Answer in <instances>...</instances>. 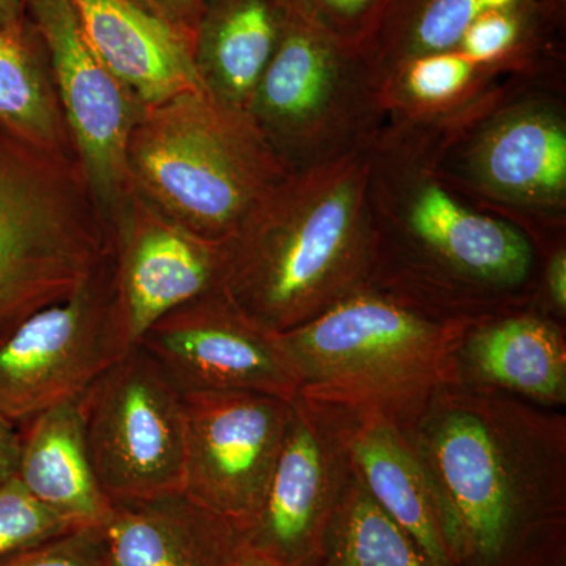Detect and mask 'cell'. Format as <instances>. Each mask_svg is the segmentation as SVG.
I'll return each instance as SVG.
<instances>
[{
    "instance_id": "obj_1",
    "label": "cell",
    "mask_w": 566,
    "mask_h": 566,
    "mask_svg": "<svg viewBox=\"0 0 566 566\" xmlns=\"http://www.w3.org/2000/svg\"><path fill=\"white\" fill-rule=\"evenodd\" d=\"M433 493L452 566L566 560V415L463 385L401 428Z\"/></svg>"
},
{
    "instance_id": "obj_2",
    "label": "cell",
    "mask_w": 566,
    "mask_h": 566,
    "mask_svg": "<svg viewBox=\"0 0 566 566\" xmlns=\"http://www.w3.org/2000/svg\"><path fill=\"white\" fill-rule=\"evenodd\" d=\"M446 122L385 120L368 145L367 283L446 319L536 311L542 251L442 175Z\"/></svg>"
},
{
    "instance_id": "obj_3",
    "label": "cell",
    "mask_w": 566,
    "mask_h": 566,
    "mask_svg": "<svg viewBox=\"0 0 566 566\" xmlns=\"http://www.w3.org/2000/svg\"><path fill=\"white\" fill-rule=\"evenodd\" d=\"M370 263L367 147L286 175L227 243L222 292L282 334L364 286Z\"/></svg>"
},
{
    "instance_id": "obj_4",
    "label": "cell",
    "mask_w": 566,
    "mask_h": 566,
    "mask_svg": "<svg viewBox=\"0 0 566 566\" xmlns=\"http://www.w3.org/2000/svg\"><path fill=\"white\" fill-rule=\"evenodd\" d=\"M474 323L439 318L365 283L274 335L304 400L405 428L439 387L453 385V356Z\"/></svg>"
},
{
    "instance_id": "obj_5",
    "label": "cell",
    "mask_w": 566,
    "mask_h": 566,
    "mask_svg": "<svg viewBox=\"0 0 566 566\" xmlns=\"http://www.w3.org/2000/svg\"><path fill=\"white\" fill-rule=\"evenodd\" d=\"M126 170L133 192L212 243H229L290 174L251 114L207 91L142 111Z\"/></svg>"
},
{
    "instance_id": "obj_6",
    "label": "cell",
    "mask_w": 566,
    "mask_h": 566,
    "mask_svg": "<svg viewBox=\"0 0 566 566\" xmlns=\"http://www.w3.org/2000/svg\"><path fill=\"white\" fill-rule=\"evenodd\" d=\"M114 253V232L76 156L0 125V340L81 289Z\"/></svg>"
},
{
    "instance_id": "obj_7",
    "label": "cell",
    "mask_w": 566,
    "mask_h": 566,
    "mask_svg": "<svg viewBox=\"0 0 566 566\" xmlns=\"http://www.w3.org/2000/svg\"><path fill=\"white\" fill-rule=\"evenodd\" d=\"M553 74L512 77L450 115L439 158L458 191L532 238L566 229L565 103L535 88Z\"/></svg>"
},
{
    "instance_id": "obj_8",
    "label": "cell",
    "mask_w": 566,
    "mask_h": 566,
    "mask_svg": "<svg viewBox=\"0 0 566 566\" xmlns=\"http://www.w3.org/2000/svg\"><path fill=\"white\" fill-rule=\"evenodd\" d=\"M248 112L290 172L367 148L385 122L360 48L335 35L300 0H290Z\"/></svg>"
},
{
    "instance_id": "obj_9",
    "label": "cell",
    "mask_w": 566,
    "mask_h": 566,
    "mask_svg": "<svg viewBox=\"0 0 566 566\" xmlns=\"http://www.w3.org/2000/svg\"><path fill=\"white\" fill-rule=\"evenodd\" d=\"M93 471L112 501L182 493L185 395L133 346L80 397Z\"/></svg>"
},
{
    "instance_id": "obj_10",
    "label": "cell",
    "mask_w": 566,
    "mask_h": 566,
    "mask_svg": "<svg viewBox=\"0 0 566 566\" xmlns=\"http://www.w3.org/2000/svg\"><path fill=\"white\" fill-rule=\"evenodd\" d=\"M115 312V260L0 340V416L24 423L81 397L129 352Z\"/></svg>"
},
{
    "instance_id": "obj_11",
    "label": "cell",
    "mask_w": 566,
    "mask_h": 566,
    "mask_svg": "<svg viewBox=\"0 0 566 566\" xmlns=\"http://www.w3.org/2000/svg\"><path fill=\"white\" fill-rule=\"evenodd\" d=\"M24 9L46 52L82 172L112 227L129 193L126 150L144 109L88 46L71 0H25Z\"/></svg>"
},
{
    "instance_id": "obj_12",
    "label": "cell",
    "mask_w": 566,
    "mask_h": 566,
    "mask_svg": "<svg viewBox=\"0 0 566 566\" xmlns=\"http://www.w3.org/2000/svg\"><path fill=\"white\" fill-rule=\"evenodd\" d=\"M292 401L260 392L185 395L182 493L243 534L262 509Z\"/></svg>"
},
{
    "instance_id": "obj_13",
    "label": "cell",
    "mask_w": 566,
    "mask_h": 566,
    "mask_svg": "<svg viewBox=\"0 0 566 566\" xmlns=\"http://www.w3.org/2000/svg\"><path fill=\"white\" fill-rule=\"evenodd\" d=\"M353 476L340 416L296 395L259 515L245 546L277 566H307Z\"/></svg>"
},
{
    "instance_id": "obj_14",
    "label": "cell",
    "mask_w": 566,
    "mask_h": 566,
    "mask_svg": "<svg viewBox=\"0 0 566 566\" xmlns=\"http://www.w3.org/2000/svg\"><path fill=\"white\" fill-rule=\"evenodd\" d=\"M182 395L260 392L293 400L297 381L275 335L222 290L164 315L139 340Z\"/></svg>"
},
{
    "instance_id": "obj_15",
    "label": "cell",
    "mask_w": 566,
    "mask_h": 566,
    "mask_svg": "<svg viewBox=\"0 0 566 566\" xmlns=\"http://www.w3.org/2000/svg\"><path fill=\"white\" fill-rule=\"evenodd\" d=\"M115 312L129 348L175 308L222 290L227 243H212L129 189L112 222Z\"/></svg>"
},
{
    "instance_id": "obj_16",
    "label": "cell",
    "mask_w": 566,
    "mask_h": 566,
    "mask_svg": "<svg viewBox=\"0 0 566 566\" xmlns=\"http://www.w3.org/2000/svg\"><path fill=\"white\" fill-rule=\"evenodd\" d=\"M99 62L142 109L205 91L193 46L134 0H71Z\"/></svg>"
},
{
    "instance_id": "obj_17",
    "label": "cell",
    "mask_w": 566,
    "mask_h": 566,
    "mask_svg": "<svg viewBox=\"0 0 566 566\" xmlns=\"http://www.w3.org/2000/svg\"><path fill=\"white\" fill-rule=\"evenodd\" d=\"M453 385L495 390L542 408L566 406V326L538 311L469 327L453 356Z\"/></svg>"
},
{
    "instance_id": "obj_18",
    "label": "cell",
    "mask_w": 566,
    "mask_h": 566,
    "mask_svg": "<svg viewBox=\"0 0 566 566\" xmlns=\"http://www.w3.org/2000/svg\"><path fill=\"white\" fill-rule=\"evenodd\" d=\"M115 566H233L241 534L185 493L112 501L103 524Z\"/></svg>"
},
{
    "instance_id": "obj_19",
    "label": "cell",
    "mask_w": 566,
    "mask_h": 566,
    "mask_svg": "<svg viewBox=\"0 0 566 566\" xmlns=\"http://www.w3.org/2000/svg\"><path fill=\"white\" fill-rule=\"evenodd\" d=\"M335 409L354 474L365 490L411 536L431 565L452 566L430 483L405 431L385 417Z\"/></svg>"
},
{
    "instance_id": "obj_20",
    "label": "cell",
    "mask_w": 566,
    "mask_h": 566,
    "mask_svg": "<svg viewBox=\"0 0 566 566\" xmlns=\"http://www.w3.org/2000/svg\"><path fill=\"white\" fill-rule=\"evenodd\" d=\"M20 424L21 485L70 526H103L112 502L93 471L80 397Z\"/></svg>"
},
{
    "instance_id": "obj_21",
    "label": "cell",
    "mask_w": 566,
    "mask_h": 566,
    "mask_svg": "<svg viewBox=\"0 0 566 566\" xmlns=\"http://www.w3.org/2000/svg\"><path fill=\"white\" fill-rule=\"evenodd\" d=\"M289 7L290 0H208L193 54L212 98L248 111L277 48Z\"/></svg>"
},
{
    "instance_id": "obj_22",
    "label": "cell",
    "mask_w": 566,
    "mask_h": 566,
    "mask_svg": "<svg viewBox=\"0 0 566 566\" xmlns=\"http://www.w3.org/2000/svg\"><path fill=\"white\" fill-rule=\"evenodd\" d=\"M551 9L556 0H385L363 51L376 85L389 71L419 55L458 51L476 21L502 10Z\"/></svg>"
},
{
    "instance_id": "obj_23",
    "label": "cell",
    "mask_w": 566,
    "mask_h": 566,
    "mask_svg": "<svg viewBox=\"0 0 566 566\" xmlns=\"http://www.w3.org/2000/svg\"><path fill=\"white\" fill-rule=\"evenodd\" d=\"M33 33L25 18L0 29V125L44 150L76 156L46 52Z\"/></svg>"
},
{
    "instance_id": "obj_24",
    "label": "cell",
    "mask_w": 566,
    "mask_h": 566,
    "mask_svg": "<svg viewBox=\"0 0 566 566\" xmlns=\"http://www.w3.org/2000/svg\"><path fill=\"white\" fill-rule=\"evenodd\" d=\"M513 76L480 69L460 51L409 59L378 84L385 120H434L474 106Z\"/></svg>"
},
{
    "instance_id": "obj_25",
    "label": "cell",
    "mask_w": 566,
    "mask_h": 566,
    "mask_svg": "<svg viewBox=\"0 0 566 566\" xmlns=\"http://www.w3.org/2000/svg\"><path fill=\"white\" fill-rule=\"evenodd\" d=\"M307 566H433L354 474Z\"/></svg>"
},
{
    "instance_id": "obj_26",
    "label": "cell",
    "mask_w": 566,
    "mask_h": 566,
    "mask_svg": "<svg viewBox=\"0 0 566 566\" xmlns=\"http://www.w3.org/2000/svg\"><path fill=\"white\" fill-rule=\"evenodd\" d=\"M71 528L76 527L41 505L17 476L0 486V560Z\"/></svg>"
},
{
    "instance_id": "obj_27",
    "label": "cell",
    "mask_w": 566,
    "mask_h": 566,
    "mask_svg": "<svg viewBox=\"0 0 566 566\" xmlns=\"http://www.w3.org/2000/svg\"><path fill=\"white\" fill-rule=\"evenodd\" d=\"M0 566H115L102 526L76 527L2 558Z\"/></svg>"
},
{
    "instance_id": "obj_28",
    "label": "cell",
    "mask_w": 566,
    "mask_h": 566,
    "mask_svg": "<svg viewBox=\"0 0 566 566\" xmlns=\"http://www.w3.org/2000/svg\"><path fill=\"white\" fill-rule=\"evenodd\" d=\"M335 35L360 48L385 0H300Z\"/></svg>"
},
{
    "instance_id": "obj_29",
    "label": "cell",
    "mask_w": 566,
    "mask_h": 566,
    "mask_svg": "<svg viewBox=\"0 0 566 566\" xmlns=\"http://www.w3.org/2000/svg\"><path fill=\"white\" fill-rule=\"evenodd\" d=\"M543 255L536 311L566 326V240L565 237L539 248Z\"/></svg>"
},
{
    "instance_id": "obj_30",
    "label": "cell",
    "mask_w": 566,
    "mask_h": 566,
    "mask_svg": "<svg viewBox=\"0 0 566 566\" xmlns=\"http://www.w3.org/2000/svg\"><path fill=\"white\" fill-rule=\"evenodd\" d=\"M145 10L161 18L196 48L197 33L208 0H134Z\"/></svg>"
},
{
    "instance_id": "obj_31",
    "label": "cell",
    "mask_w": 566,
    "mask_h": 566,
    "mask_svg": "<svg viewBox=\"0 0 566 566\" xmlns=\"http://www.w3.org/2000/svg\"><path fill=\"white\" fill-rule=\"evenodd\" d=\"M21 453V424L0 416V486L17 476Z\"/></svg>"
},
{
    "instance_id": "obj_32",
    "label": "cell",
    "mask_w": 566,
    "mask_h": 566,
    "mask_svg": "<svg viewBox=\"0 0 566 566\" xmlns=\"http://www.w3.org/2000/svg\"><path fill=\"white\" fill-rule=\"evenodd\" d=\"M24 11L21 0H0V29L24 20Z\"/></svg>"
},
{
    "instance_id": "obj_33",
    "label": "cell",
    "mask_w": 566,
    "mask_h": 566,
    "mask_svg": "<svg viewBox=\"0 0 566 566\" xmlns=\"http://www.w3.org/2000/svg\"><path fill=\"white\" fill-rule=\"evenodd\" d=\"M233 566H277L274 562L268 560L266 557L260 556L251 547L244 545L241 539L240 551L237 554V560Z\"/></svg>"
},
{
    "instance_id": "obj_34",
    "label": "cell",
    "mask_w": 566,
    "mask_h": 566,
    "mask_svg": "<svg viewBox=\"0 0 566 566\" xmlns=\"http://www.w3.org/2000/svg\"><path fill=\"white\" fill-rule=\"evenodd\" d=\"M556 3L562 10H566V0H556Z\"/></svg>"
},
{
    "instance_id": "obj_35",
    "label": "cell",
    "mask_w": 566,
    "mask_h": 566,
    "mask_svg": "<svg viewBox=\"0 0 566 566\" xmlns=\"http://www.w3.org/2000/svg\"><path fill=\"white\" fill-rule=\"evenodd\" d=\"M554 566H566V560L560 562V564L554 565Z\"/></svg>"
},
{
    "instance_id": "obj_36",
    "label": "cell",
    "mask_w": 566,
    "mask_h": 566,
    "mask_svg": "<svg viewBox=\"0 0 566 566\" xmlns=\"http://www.w3.org/2000/svg\"><path fill=\"white\" fill-rule=\"evenodd\" d=\"M21 2H22V6H24V3H25V0H21Z\"/></svg>"
}]
</instances>
